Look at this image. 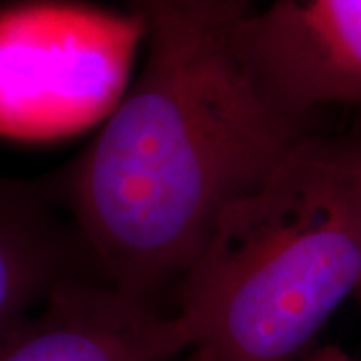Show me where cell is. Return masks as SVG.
<instances>
[{"mask_svg": "<svg viewBox=\"0 0 361 361\" xmlns=\"http://www.w3.org/2000/svg\"><path fill=\"white\" fill-rule=\"evenodd\" d=\"M180 6H231V4H241V0H171Z\"/></svg>", "mask_w": 361, "mask_h": 361, "instance_id": "8", "label": "cell"}, {"mask_svg": "<svg viewBox=\"0 0 361 361\" xmlns=\"http://www.w3.org/2000/svg\"><path fill=\"white\" fill-rule=\"evenodd\" d=\"M189 349L191 336L175 311L85 275L61 285L0 345V361H171Z\"/></svg>", "mask_w": 361, "mask_h": 361, "instance_id": "5", "label": "cell"}, {"mask_svg": "<svg viewBox=\"0 0 361 361\" xmlns=\"http://www.w3.org/2000/svg\"><path fill=\"white\" fill-rule=\"evenodd\" d=\"M299 361H357L353 360L349 353H345L343 349L334 348V345H325V348L311 349L305 357H301Z\"/></svg>", "mask_w": 361, "mask_h": 361, "instance_id": "7", "label": "cell"}, {"mask_svg": "<svg viewBox=\"0 0 361 361\" xmlns=\"http://www.w3.org/2000/svg\"><path fill=\"white\" fill-rule=\"evenodd\" d=\"M99 275L56 179H0V345L73 279Z\"/></svg>", "mask_w": 361, "mask_h": 361, "instance_id": "6", "label": "cell"}, {"mask_svg": "<svg viewBox=\"0 0 361 361\" xmlns=\"http://www.w3.org/2000/svg\"><path fill=\"white\" fill-rule=\"evenodd\" d=\"M141 11V75L56 185L99 275L157 305L221 215L313 135V116L241 51L233 18L243 4L142 0Z\"/></svg>", "mask_w": 361, "mask_h": 361, "instance_id": "1", "label": "cell"}, {"mask_svg": "<svg viewBox=\"0 0 361 361\" xmlns=\"http://www.w3.org/2000/svg\"><path fill=\"white\" fill-rule=\"evenodd\" d=\"M233 32L253 68L297 111L361 109V0H271L261 13L235 14Z\"/></svg>", "mask_w": 361, "mask_h": 361, "instance_id": "4", "label": "cell"}, {"mask_svg": "<svg viewBox=\"0 0 361 361\" xmlns=\"http://www.w3.org/2000/svg\"><path fill=\"white\" fill-rule=\"evenodd\" d=\"M349 151H351L353 163H355V167L361 175V141H349Z\"/></svg>", "mask_w": 361, "mask_h": 361, "instance_id": "9", "label": "cell"}, {"mask_svg": "<svg viewBox=\"0 0 361 361\" xmlns=\"http://www.w3.org/2000/svg\"><path fill=\"white\" fill-rule=\"evenodd\" d=\"M147 18L73 0L0 11V137L49 142L101 127L129 92Z\"/></svg>", "mask_w": 361, "mask_h": 361, "instance_id": "3", "label": "cell"}, {"mask_svg": "<svg viewBox=\"0 0 361 361\" xmlns=\"http://www.w3.org/2000/svg\"><path fill=\"white\" fill-rule=\"evenodd\" d=\"M361 297V175L310 135L217 221L177 287L187 361H299Z\"/></svg>", "mask_w": 361, "mask_h": 361, "instance_id": "2", "label": "cell"}]
</instances>
